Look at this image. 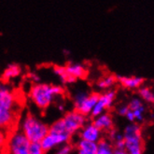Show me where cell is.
I'll list each match as a JSON object with an SVG mask.
<instances>
[{
  "instance_id": "cell-1",
  "label": "cell",
  "mask_w": 154,
  "mask_h": 154,
  "mask_svg": "<svg viewBox=\"0 0 154 154\" xmlns=\"http://www.w3.org/2000/svg\"><path fill=\"white\" fill-rule=\"evenodd\" d=\"M64 94L65 89L61 85L38 82L32 85L29 91V98L35 106L45 110Z\"/></svg>"
},
{
  "instance_id": "cell-2",
  "label": "cell",
  "mask_w": 154,
  "mask_h": 154,
  "mask_svg": "<svg viewBox=\"0 0 154 154\" xmlns=\"http://www.w3.org/2000/svg\"><path fill=\"white\" fill-rule=\"evenodd\" d=\"M30 142H40L49 132V125L32 114L27 113L21 121L20 129Z\"/></svg>"
},
{
  "instance_id": "cell-3",
  "label": "cell",
  "mask_w": 154,
  "mask_h": 154,
  "mask_svg": "<svg viewBox=\"0 0 154 154\" xmlns=\"http://www.w3.org/2000/svg\"><path fill=\"white\" fill-rule=\"evenodd\" d=\"M123 139L125 142L124 149L129 154H143L142 132L139 124L131 122L123 130Z\"/></svg>"
},
{
  "instance_id": "cell-4",
  "label": "cell",
  "mask_w": 154,
  "mask_h": 154,
  "mask_svg": "<svg viewBox=\"0 0 154 154\" xmlns=\"http://www.w3.org/2000/svg\"><path fill=\"white\" fill-rule=\"evenodd\" d=\"M59 120L65 132L73 137V135L77 134L79 130L88 122V117L81 114L76 109H73L71 111H67Z\"/></svg>"
},
{
  "instance_id": "cell-5",
  "label": "cell",
  "mask_w": 154,
  "mask_h": 154,
  "mask_svg": "<svg viewBox=\"0 0 154 154\" xmlns=\"http://www.w3.org/2000/svg\"><path fill=\"white\" fill-rule=\"evenodd\" d=\"M28 140L21 130H14L8 133L7 150L8 154H28L30 146Z\"/></svg>"
},
{
  "instance_id": "cell-6",
  "label": "cell",
  "mask_w": 154,
  "mask_h": 154,
  "mask_svg": "<svg viewBox=\"0 0 154 154\" xmlns=\"http://www.w3.org/2000/svg\"><path fill=\"white\" fill-rule=\"evenodd\" d=\"M99 97L97 93H87L80 91L74 95V109L85 116H90Z\"/></svg>"
},
{
  "instance_id": "cell-7",
  "label": "cell",
  "mask_w": 154,
  "mask_h": 154,
  "mask_svg": "<svg viewBox=\"0 0 154 154\" xmlns=\"http://www.w3.org/2000/svg\"><path fill=\"white\" fill-rule=\"evenodd\" d=\"M17 99L13 91L5 81H0V111H11L18 114Z\"/></svg>"
},
{
  "instance_id": "cell-8",
  "label": "cell",
  "mask_w": 154,
  "mask_h": 154,
  "mask_svg": "<svg viewBox=\"0 0 154 154\" xmlns=\"http://www.w3.org/2000/svg\"><path fill=\"white\" fill-rule=\"evenodd\" d=\"M71 139H72V137H70L67 134L49 131L48 134L45 135L39 143L41 145L42 149L47 152V151L51 150L54 148L61 146L63 144L71 142Z\"/></svg>"
},
{
  "instance_id": "cell-9",
  "label": "cell",
  "mask_w": 154,
  "mask_h": 154,
  "mask_svg": "<svg viewBox=\"0 0 154 154\" xmlns=\"http://www.w3.org/2000/svg\"><path fill=\"white\" fill-rule=\"evenodd\" d=\"M116 94H117V93L115 90H108L106 93H104L102 94H99L98 100H97L95 106H94L90 116L92 118H94L98 115L106 112V110L109 109V108L113 106V103L116 98Z\"/></svg>"
},
{
  "instance_id": "cell-10",
  "label": "cell",
  "mask_w": 154,
  "mask_h": 154,
  "mask_svg": "<svg viewBox=\"0 0 154 154\" xmlns=\"http://www.w3.org/2000/svg\"><path fill=\"white\" fill-rule=\"evenodd\" d=\"M77 134H79V138L80 139L95 143L102 139V131L98 129L93 122H87Z\"/></svg>"
},
{
  "instance_id": "cell-11",
  "label": "cell",
  "mask_w": 154,
  "mask_h": 154,
  "mask_svg": "<svg viewBox=\"0 0 154 154\" xmlns=\"http://www.w3.org/2000/svg\"><path fill=\"white\" fill-rule=\"evenodd\" d=\"M66 70L67 73L75 78L77 80L78 79H83L87 77L88 71L87 68L80 63H76V62H68L67 64L65 65Z\"/></svg>"
},
{
  "instance_id": "cell-12",
  "label": "cell",
  "mask_w": 154,
  "mask_h": 154,
  "mask_svg": "<svg viewBox=\"0 0 154 154\" xmlns=\"http://www.w3.org/2000/svg\"><path fill=\"white\" fill-rule=\"evenodd\" d=\"M98 129H100L102 132L103 131H110L113 129V118L109 113L104 112L100 115H98L94 118H93L92 122Z\"/></svg>"
},
{
  "instance_id": "cell-13",
  "label": "cell",
  "mask_w": 154,
  "mask_h": 154,
  "mask_svg": "<svg viewBox=\"0 0 154 154\" xmlns=\"http://www.w3.org/2000/svg\"><path fill=\"white\" fill-rule=\"evenodd\" d=\"M75 149L77 150V154H95L97 143L79 138L75 143Z\"/></svg>"
},
{
  "instance_id": "cell-14",
  "label": "cell",
  "mask_w": 154,
  "mask_h": 154,
  "mask_svg": "<svg viewBox=\"0 0 154 154\" xmlns=\"http://www.w3.org/2000/svg\"><path fill=\"white\" fill-rule=\"evenodd\" d=\"M117 80L126 89H137L139 88L143 82L144 79L141 77H124L117 76Z\"/></svg>"
},
{
  "instance_id": "cell-15",
  "label": "cell",
  "mask_w": 154,
  "mask_h": 154,
  "mask_svg": "<svg viewBox=\"0 0 154 154\" xmlns=\"http://www.w3.org/2000/svg\"><path fill=\"white\" fill-rule=\"evenodd\" d=\"M21 73H22V67L19 65L12 63V64L8 65L7 67L4 69L2 74V80L5 81V82H8V81L18 78L21 75Z\"/></svg>"
},
{
  "instance_id": "cell-16",
  "label": "cell",
  "mask_w": 154,
  "mask_h": 154,
  "mask_svg": "<svg viewBox=\"0 0 154 154\" xmlns=\"http://www.w3.org/2000/svg\"><path fill=\"white\" fill-rule=\"evenodd\" d=\"M53 73L56 75L63 84H72L75 83L77 79L70 76L67 71L66 70L65 66H53Z\"/></svg>"
},
{
  "instance_id": "cell-17",
  "label": "cell",
  "mask_w": 154,
  "mask_h": 154,
  "mask_svg": "<svg viewBox=\"0 0 154 154\" xmlns=\"http://www.w3.org/2000/svg\"><path fill=\"white\" fill-rule=\"evenodd\" d=\"M115 148L110 141L100 139L97 142V149L95 154H114Z\"/></svg>"
},
{
  "instance_id": "cell-18",
  "label": "cell",
  "mask_w": 154,
  "mask_h": 154,
  "mask_svg": "<svg viewBox=\"0 0 154 154\" xmlns=\"http://www.w3.org/2000/svg\"><path fill=\"white\" fill-rule=\"evenodd\" d=\"M117 81V78L113 75H108L106 77H103L102 79H99L96 85L98 87V89L100 90H106V89H110Z\"/></svg>"
},
{
  "instance_id": "cell-19",
  "label": "cell",
  "mask_w": 154,
  "mask_h": 154,
  "mask_svg": "<svg viewBox=\"0 0 154 154\" xmlns=\"http://www.w3.org/2000/svg\"><path fill=\"white\" fill-rule=\"evenodd\" d=\"M139 95L141 99L148 103L153 104L154 103V93L147 87H143L139 89Z\"/></svg>"
},
{
  "instance_id": "cell-20",
  "label": "cell",
  "mask_w": 154,
  "mask_h": 154,
  "mask_svg": "<svg viewBox=\"0 0 154 154\" xmlns=\"http://www.w3.org/2000/svg\"><path fill=\"white\" fill-rule=\"evenodd\" d=\"M8 137V133L0 128V154L8 153L7 150Z\"/></svg>"
},
{
  "instance_id": "cell-21",
  "label": "cell",
  "mask_w": 154,
  "mask_h": 154,
  "mask_svg": "<svg viewBox=\"0 0 154 154\" xmlns=\"http://www.w3.org/2000/svg\"><path fill=\"white\" fill-rule=\"evenodd\" d=\"M74 149H75V145L72 144L71 142H68L59 146L56 154H72V152L74 151Z\"/></svg>"
},
{
  "instance_id": "cell-22",
  "label": "cell",
  "mask_w": 154,
  "mask_h": 154,
  "mask_svg": "<svg viewBox=\"0 0 154 154\" xmlns=\"http://www.w3.org/2000/svg\"><path fill=\"white\" fill-rule=\"evenodd\" d=\"M45 151L39 142H31L28 149V154H45Z\"/></svg>"
},
{
  "instance_id": "cell-23",
  "label": "cell",
  "mask_w": 154,
  "mask_h": 154,
  "mask_svg": "<svg viewBox=\"0 0 154 154\" xmlns=\"http://www.w3.org/2000/svg\"><path fill=\"white\" fill-rule=\"evenodd\" d=\"M145 110H146V108H145V106H142L141 107L137 108V109L133 110L134 115V120H135V122H142L144 121Z\"/></svg>"
},
{
  "instance_id": "cell-24",
  "label": "cell",
  "mask_w": 154,
  "mask_h": 154,
  "mask_svg": "<svg viewBox=\"0 0 154 154\" xmlns=\"http://www.w3.org/2000/svg\"><path fill=\"white\" fill-rule=\"evenodd\" d=\"M142 106H144L143 103H142V100H141L140 98H137V97L133 98L132 100L130 101L129 105H128L129 109L132 110V111H133V110H135V109H137V108L141 107Z\"/></svg>"
},
{
  "instance_id": "cell-25",
  "label": "cell",
  "mask_w": 154,
  "mask_h": 154,
  "mask_svg": "<svg viewBox=\"0 0 154 154\" xmlns=\"http://www.w3.org/2000/svg\"><path fill=\"white\" fill-rule=\"evenodd\" d=\"M128 110H129V106H124V105H122V106H120L119 107L117 108V113L119 114L120 116L124 117V116L126 115V113L128 112Z\"/></svg>"
},
{
  "instance_id": "cell-26",
  "label": "cell",
  "mask_w": 154,
  "mask_h": 154,
  "mask_svg": "<svg viewBox=\"0 0 154 154\" xmlns=\"http://www.w3.org/2000/svg\"><path fill=\"white\" fill-rule=\"evenodd\" d=\"M114 142H115V145H114L115 149H124V148H125V142H124V139L117 140V141H114Z\"/></svg>"
},
{
  "instance_id": "cell-27",
  "label": "cell",
  "mask_w": 154,
  "mask_h": 154,
  "mask_svg": "<svg viewBox=\"0 0 154 154\" xmlns=\"http://www.w3.org/2000/svg\"><path fill=\"white\" fill-rule=\"evenodd\" d=\"M28 77L30 78V79L33 81L34 83L40 82V78L37 73H30V74H28Z\"/></svg>"
},
{
  "instance_id": "cell-28",
  "label": "cell",
  "mask_w": 154,
  "mask_h": 154,
  "mask_svg": "<svg viewBox=\"0 0 154 154\" xmlns=\"http://www.w3.org/2000/svg\"><path fill=\"white\" fill-rule=\"evenodd\" d=\"M126 119H127L130 122H135V120H134V112L132 111V110H128V112L126 113V115L124 116Z\"/></svg>"
},
{
  "instance_id": "cell-29",
  "label": "cell",
  "mask_w": 154,
  "mask_h": 154,
  "mask_svg": "<svg viewBox=\"0 0 154 154\" xmlns=\"http://www.w3.org/2000/svg\"><path fill=\"white\" fill-rule=\"evenodd\" d=\"M114 154H129L125 149H115Z\"/></svg>"
},
{
  "instance_id": "cell-30",
  "label": "cell",
  "mask_w": 154,
  "mask_h": 154,
  "mask_svg": "<svg viewBox=\"0 0 154 154\" xmlns=\"http://www.w3.org/2000/svg\"><path fill=\"white\" fill-rule=\"evenodd\" d=\"M5 154H8V153H5Z\"/></svg>"
}]
</instances>
